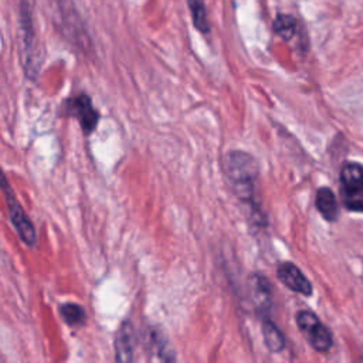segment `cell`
<instances>
[{
  "label": "cell",
  "mask_w": 363,
  "mask_h": 363,
  "mask_svg": "<svg viewBox=\"0 0 363 363\" xmlns=\"http://www.w3.org/2000/svg\"><path fill=\"white\" fill-rule=\"evenodd\" d=\"M225 173L230 183L234 187L235 194L244 203H247L251 210V216L259 218V210L255 208L254 203V186L259 174V167L257 160L247 152L230 150L225 155Z\"/></svg>",
  "instance_id": "6da1fadb"
},
{
  "label": "cell",
  "mask_w": 363,
  "mask_h": 363,
  "mask_svg": "<svg viewBox=\"0 0 363 363\" xmlns=\"http://www.w3.org/2000/svg\"><path fill=\"white\" fill-rule=\"evenodd\" d=\"M340 199L350 211L363 213V166L347 162L340 170Z\"/></svg>",
  "instance_id": "7a4b0ae2"
},
{
  "label": "cell",
  "mask_w": 363,
  "mask_h": 363,
  "mask_svg": "<svg viewBox=\"0 0 363 363\" xmlns=\"http://www.w3.org/2000/svg\"><path fill=\"white\" fill-rule=\"evenodd\" d=\"M3 193L6 199V206L9 210V218L18 234L20 240L27 245V247H34L37 244V233L34 228V224L31 223L30 217L27 216L26 210L20 204V201L16 199L13 190L9 187L7 179L4 177L3 180Z\"/></svg>",
  "instance_id": "3957f363"
},
{
  "label": "cell",
  "mask_w": 363,
  "mask_h": 363,
  "mask_svg": "<svg viewBox=\"0 0 363 363\" xmlns=\"http://www.w3.org/2000/svg\"><path fill=\"white\" fill-rule=\"evenodd\" d=\"M296 325L301 333L306 337L309 345L320 353L328 352L333 345L330 330L319 320V318L311 311H299L296 313Z\"/></svg>",
  "instance_id": "277c9868"
},
{
  "label": "cell",
  "mask_w": 363,
  "mask_h": 363,
  "mask_svg": "<svg viewBox=\"0 0 363 363\" xmlns=\"http://www.w3.org/2000/svg\"><path fill=\"white\" fill-rule=\"evenodd\" d=\"M65 113L75 118L85 133L92 132L99 121V113L94 108L92 101L88 95L81 94L65 101Z\"/></svg>",
  "instance_id": "5b68a950"
},
{
  "label": "cell",
  "mask_w": 363,
  "mask_h": 363,
  "mask_svg": "<svg viewBox=\"0 0 363 363\" xmlns=\"http://www.w3.org/2000/svg\"><path fill=\"white\" fill-rule=\"evenodd\" d=\"M277 277L286 288L294 292H298L303 296H309L312 294V285L309 279L292 262H281L277 268Z\"/></svg>",
  "instance_id": "8992f818"
},
{
  "label": "cell",
  "mask_w": 363,
  "mask_h": 363,
  "mask_svg": "<svg viewBox=\"0 0 363 363\" xmlns=\"http://www.w3.org/2000/svg\"><path fill=\"white\" fill-rule=\"evenodd\" d=\"M248 289H250V299L255 309L267 312L271 306L272 299V289L269 281L261 274H251L248 277Z\"/></svg>",
  "instance_id": "52a82bcc"
},
{
  "label": "cell",
  "mask_w": 363,
  "mask_h": 363,
  "mask_svg": "<svg viewBox=\"0 0 363 363\" xmlns=\"http://www.w3.org/2000/svg\"><path fill=\"white\" fill-rule=\"evenodd\" d=\"M135 340L136 333L129 320L122 322L119 329L115 335V353L118 362H130L133 360V352H135Z\"/></svg>",
  "instance_id": "ba28073f"
},
{
  "label": "cell",
  "mask_w": 363,
  "mask_h": 363,
  "mask_svg": "<svg viewBox=\"0 0 363 363\" xmlns=\"http://www.w3.org/2000/svg\"><path fill=\"white\" fill-rule=\"evenodd\" d=\"M145 345H147L150 353H153L159 360H174V354L169 347L166 339L157 329L145 330Z\"/></svg>",
  "instance_id": "9c48e42d"
},
{
  "label": "cell",
  "mask_w": 363,
  "mask_h": 363,
  "mask_svg": "<svg viewBox=\"0 0 363 363\" xmlns=\"http://www.w3.org/2000/svg\"><path fill=\"white\" fill-rule=\"evenodd\" d=\"M264 343L267 349L271 353H279L285 347V337L279 328L268 318H262V326H261Z\"/></svg>",
  "instance_id": "30bf717a"
},
{
  "label": "cell",
  "mask_w": 363,
  "mask_h": 363,
  "mask_svg": "<svg viewBox=\"0 0 363 363\" xmlns=\"http://www.w3.org/2000/svg\"><path fill=\"white\" fill-rule=\"evenodd\" d=\"M315 204L318 211L322 214V217L328 221H333L337 217V203L335 199L333 191L329 187H320L316 191Z\"/></svg>",
  "instance_id": "8fae6325"
},
{
  "label": "cell",
  "mask_w": 363,
  "mask_h": 363,
  "mask_svg": "<svg viewBox=\"0 0 363 363\" xmlns=\"http://www.w3.org/2000/svg\"><path fill=\"white\" fill-rule=\"evenodd\" d=\"M60 315L62 318V320L69 325V326H81L85 323L86 320V313L84 311V308L78 303H62L60 306Z\"/></svg>",
  "instance_id": "7c38bea8"
},
{
  "label": "cell",
  "mask_w": 363,
  "mask_h": 363,
  "mask_svg": "<svg viewBox=\"0 0 363 363\" xmlns=\"http://www.w3.org/2000/svg\"><path fill=\"white\" fill-rule=\"evenodd\" d=\"M189 9L191 13V20H193L194 27L200 33H208L210 24L207 20V11H206L203 0H189Z\"/></svg>",
  "instance_id": "4fadbf2b"
},
{
  "label": "cell",
  "mask_w": 363,
  "mask_h": 363,
  "mask_svg": "<svg viewBox=\"0 0 363 363\" xmlns=\"http://www.w3.org/2000/svg\"><path fill=\"white\" fill-rule=\"evenodd\" d=\"M274 31L284 40H291L296 33V20L289 14H279L274 21Z\"/></svg>",
  "instance_id": "5bb4252c"
}]
</instances>
